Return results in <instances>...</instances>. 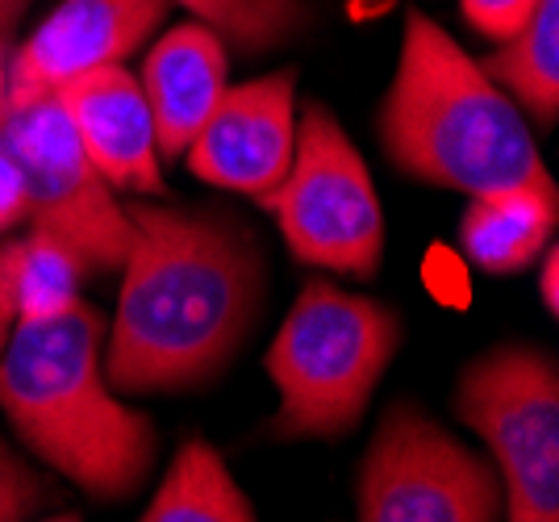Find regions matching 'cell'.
I'll return each mask as SVG.
<instances>
[{"label":"cell","instance_id":"6da1fadb","mask_svg":"<svg viewBox=\"0 0 559 522\" xmlns=\"http://www.w3.org/2000/svg\"><path fill=\"white\" fill-rule=\"evenodd\" d=\"M126 210L130 247L121 260L114 327L100 368L114 393H192L234 364L267 297L259 235L222 205Z\"/></svg>","mask_w":559,"mask_h":522},{"label":"cell","instance_id":"7a4b0ae2","mask_svg":"<svg viewBox=\"0 0 559 522\" xmlns=\"http://www.w3.org/2000/svg\"><path fill=\"white\" fill-rule=\"evenodd\" d=\"M100 352L105 318L84 297L50 318H17L0 352V410L63 481L96 501H126L151 476L155 427L114 398Z\"/></svg>","mask_w":559,"mask_h":522},{"label":"cell","instance_id":"3957f363","mask_svg":"<svg viewBox=\"0 0 559 522\" xmlns=\"http://www.w3.org/2000/svg\"><path fill=\"white\" fill-rule=\"evenodd\" d=\"M376 126L389 164L430 189L480 197L513 185H551L518 105L418 9L405 13L396 72Z\"/></svg>","mask_w":559,"mask_h":522},{"label":"cell","instance_id":"277c9868","mask_svg":"<svg viewBox=\"0 0 559 522\" xmlns=\"http://www.w3.org/2000/svg\"><path fill=\"white\" fill-rule=\"evenodd\" d=\"M393 306L347 293L326 276L305 281L267 347L280 410L267 439H343L359 427L376 384L401 352Z\"/></svg>","mask_w":559,"mask_h":522},{"label":"cell","instance_id":"5b68a950","mask_svg":"<svg viewBox=\"0 0 559 522\" xmlns=\"http://www.w3.org/2000/svg\"><path fill=\"white\" fill-rule=\"evenodd\" d=\"M455 414L501 476V519H559V368L538 343H492L455 380Z\"/></svg>","mask_w":559,"mask_h":522},{"label":"cell","instance_id":"8992f818","mask_svg":"<svg viewBox=\"0 0 559 522\" xmlns=\"http://www.w3.org/2000/svg\"><path fill=\"white\" fill-rule=\"evenodd\" d=\"M293 260L372 281L384 260V210L359 146L322 100H305L293 164L263 201Z\"/></svg>","mask_w":559,"mask_h":522},{"label":"cell","instance_id":"52a82bcc","mask_svg":"<svg viewBox=\"0 0 559 522\" xmlns=\"http://www.w3.org/2000/svg\"><path fill=\"white\" fill-rule=\"evenodd\" d=\"M364 522H489L501 519V476L421 405L393 402L355 476Z\"/></svg>","mask_w":559,"mask_h":522},{"label":"cell","instance_id":"ba28073f","mask_svg":"<svg viewBox=\"0 0 559 522\" xmlns=\"http://www.w3.org/2000/svg\"><path fill=\"white\" fill-rule=\"evenodd\" d=\"M0 146L17 164L34 226L68 238L88 272H117L130 247V222L96 171L55 93L9 96Z\"/></svg>","mask_w":559,"mask_h":522},{"label":"cell","instance_id":"9c48e42d","mask_svg":"<svg viewBox=\"0 0 559 522\" xmlns=\"http://www.w3.org/2000/svg\"><path fill=\"white\" fill-rule=\"evenodd\" d=\"M297 143V68L247 84H226L213 114L188 143V167L217 189L267 201L293 164Z\"/></svg>","mask_w":559,"mask_h":522},{"label":"cell","instance_id":"30bf717a","mask_svg":"<svg viewBox=\"0 0 559 522\" xmlns=\"http://www.w3.org/2000/svg\"><path fill=\"white\" fill-rule=\"evenodd\" d=\"M171 0H59L4 59L9 96L55 93L75 75L121 63L164 25Z\"/></svg>","mask_w":559,"mask_h":522},{"label":"cell","instance_id":"8fae6325","mask_svg":"<svg viewBox=\"0 0 559 522\" xmlns=\"http://www.w3.org/2000/svg\"><path fill=\"white\" fill-rule=\"evenodd\" d=\"M55 100L63 105V114L71 118L88 159L109 189L134 192V197L164 192L155 126H151L139 75L126 72L121 63H105L59 84Z\"/></svg>","mask_w":559,"mask_h":522},{"label":"cell","instance_id":"7c38bea8","mask_svg":"<svg viewBox=\"0 0 559 522\" xmlns=\"http://www.w3.org/2000/svg\"><path fill=\"white\" fill-rule=\"evenodd\" d=\"M139 84L155 126V151L180 159L230 84V50L210 25L185 22L146 50Z\"/></svg>","mask_w":559,"mask_h":522},{"label":"cell","instance_id":"4fadbf2b","mask_svg":"<svg viewBox=\"0 0 559 522\" xmlns=\"http://www.w3.org/2000/svg\"><path fill=\"white\" fill-rule=\"evenodd\" d=\"M559 222V192L551 185H513V189L467 197L460 217V247L480 272L510 276L543 256Z\"/></svg>","mask_w":559,"mask_h":522},{"label":"cell","instance_id":"5bb4252c","mask_svg":"<svg viewBox=\"0 0 559 522\" xmlns=\"http://www.w3.org/2000/svg\"><path fill=\"white\" fill-rule=\"evenodd\" d=\"M476 63L538 130H551L559 114V0H538L531 17Z\"/></svg>","mask_w":559,"mask_h":522},{"label":"cell","instance_id":"9a60e30c","mask_svg":"<svg viewBox=\"0 0 559 522\" xmlns=\"http://www.w3.org/2000/svg\"><path fill=\"white\" fill-rule=\"evenodd\" d=\"M142 522H255V501L242 494L230 464L210 439H188L167 464Z\"/></svg>","mask_w":559,"mask_h":522},{"label":"cell","instance_id":"2e32d148","mask_svg":"<svg viewBox=\"0 0 559 522\" xmlns=\"http://www.w3.org/2000/svg\"><path fill=\"white\" fill-rule=\"evenodd\" d=\"M238 55H267L318 25V0H171Z\"/></svg>","mask_w":559,"mask_h":522},{"label":"cell","instance_id":"e0dca14e","mask_svg":"<svg viewBox=\"0 0 559 522\" xmlns=\"http://www.w3.org/2000/svg\"><path fill=\"white\" fill-rule=\"evenodd\" d=\"M88 276H93L88 263L68 238L29 226V235L22 238V263H17V318H50L68 309Z\"/></svg>","mask_w":559,"mask_h":522},{"label":"cell","instance_id":"ac0fdd59","mask_svg":"<svg viewBox=\"0 0 559 522\" xmlns=\"http://www.w3.org/2000/svg\"><path fill=\"white\" fill-rule=\"evenodd\" d=\"M55 506H59V498L43 481V473H34L17 451L0 443V522L43 519Z\"/></svg>","mask_w":559,"mask_h":522},{"label":"cell","instance_id":"d6986e66","mask_svg":"<svg viewBox=\"0 0 559 522\" xmlns=\"http://www.w3.org/2000/svg\"><path fill=\"white\" fill-rule=\"evenodd\" d=\"M535 4L538 0H460L467 25H472L476 34L492 38V43L510 38L513 29L531 17V9H535Z\"/></svg>","mask_w":559,"mask_h":522},{"label":"cell","instance_id":"ffe728a7","mask_svg":"<svg viewBox=\"0 0 559 522\" xmlns=\"http://www.w3.org/2000/svg\"><path fill=\"white\" fill-rule=\"evenodd\" d=\"M17 263H22V238H0V352L17 327Z\"/></svg>","mask_w":559,"mask_h":522},{"label":"cell","instance_id":"44dd1931","mask_svg":"<svg viewBox=\"0 0 559 522\" xmlns=\"http://www.w3.org/2000/svg\"><path fill=\"white\" fill-rule=\"evenodd\" d=\"M29 217V205H25V185L17 164L9 159V151L0 146V235H9L17 222Z\"/></svg>","mask_w":559,"mask_h":522},{"label":"cell","instance_id":"7402d4cb","mask_svg":"<svg viewBox=\"0 0 559 522\" xmlns=\"http://www.w3.org/2000/svg\"><path fill=\"white\" fill-rule=\"evenodd\" d=\"M538 260H543V268H538V297H543V309H547V313H556L559 309V251H556V242H547Z\"/></svg>","mask_w":559,"mask_h":522},{"label":"cell","instance_id":"603a6c76","mask_svg":"<svg viewBox=\"0 0 559 522\" xmlns=\"http://www.w3.org/2000/svg\"><path fill=\"white\" fill-rule=\"evenodd\" d=\"M25 4H29V0H0V38H4V43H9L17 17L25 13Z\"/></svg>","mask_w":559,"mask_h":522},{"label":"cell","instance_id":"cb8c5ba5","mask_svg":"<svg viewBox=\"0 0 559 522\" xmlns=\"http://www.w3.org/2000/svg\"><path fill=\"white\" fill-rule=\"evenodd\" d=\"M4 38H0V118H4V105H9V75H4Z\"/></svg>","mask_w":559,"mask_h":522}]
</instances>
